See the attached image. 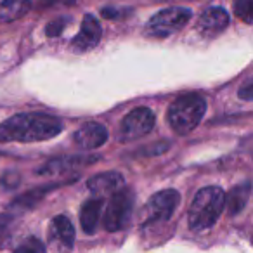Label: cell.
Listing matches in <instances>:
<instances>
[{"label": "cell", "mask_w": 253, "mask_h": 253, "mask_svg": "<svg viewBox=\"0 0 253 253\" xmlns=\"http://www.w3.org/2000/svg\"><path fill=\"white\" fill-rule=\"evenodd\" d=\"M11 224H12V217L0 213V238H4V234L7 232V229L11 227Z\"/></svg>", "instance_id": "44dd1931"}, {"label": "cell", "mask_w": 253, "mask_h": 253, "mask_svg": "<svg viewBox=\"0 0 253 253\" xmlns=\"http://www.w3.org/2000/svg\"><path fill=\"white\" fill-rule=\"evenodd\" d=\"M59 118L45 113H23L0 123V142H37L61 134Z\"/></svg>", "instance_id": "6da1fadb"}, {"label": "cell", "mask_w": 253, "mask_h": 253, "mask_svg": "<svg viewBox=\"0 0 253 253\" xmlns=\"http://www.w3.org/2000/svg\"><path fill=\"white\" fill-rule=\"evenodd\" d=\"M252 5L253 0H236L234 4V12L241 21H245L246 25H252Z\"/></svg>", "instance_id": "e0dca14e"}, {"label": "cell", "mask_w": 253, "mask_h": 253, "mask_svg": "<svg viewBox=\"0 0 253 253\" xmlns=\"http://www.w3.org/2000/svg\"><path fill=\"white\" fill-rule=\"evenodd\" d=\"M49 239L50 243H56V245L63 246V248L70 250L75 245V229L71 225L70 218L64 217V215H57L50 222L49 229Z\"/></svg>", "instance_id": "7c38bea8"}, {"label": "cell", "mask_w": 253, "mask_h": 253, "mask_svg": "<svg viewBox=\"0 0 253 253\" xmlns=\"http://www.w3.org/2000/svg\"><path fill=\"white\" fill-rule=\"evenodd\" d=\"M77 146H80L82 149H95L101 148L108 139V130L104 128V125L101 123H85L84 126H80L73 135Z\"/></svg>", "instance_id": "9c48e42d"}, {"label": "cell", "mask_w": 253, "mask_h": 253, "mask_svg": "<svg viewBox=\"0 0 253 253\" xmlns=\"http://www.w3.org/2000/svg\"><path fill=\"white\" fill-rule=\"evenodd\" d=\"M32 7V0H2L0 2V21L11 23L25 16Z\"/></svg>", "instance_id": "9a60e30c"}, {"label": "cell", "mask_w": 253, "mask_h": 253, "mask_svg": "<svg viewBox=\"0 0 253 253\" xmlns=\"http://www.w3.org/2000/svg\"><path fill=\"white\" fill-rule=\"evenodd\" d=\"M239 97L245 99V101H252L253 99V82L252 78L246 80V84L243 85V88H239Z\"/></svg>", "instance_id": "ffe728a7"}, {"label": "cell", "mask_w": 253, "mask_h": 253, "mask_svg": "<svg viewBox=\"0 0 253 253\" xmlns=\"http://www.w3.org/2000/svg\"><path fill=\"white\" fill-rule=\"evenodd\" d=\"M193 12L187 7H167L156 12L146 25V35L153 39H165L187 25Z\"/></svg>", "instance_id": "277c9868"}, {"label": "cell", "mask_w": 253, "mask_h": 253, "mask_svg": "<svg viewBox=\"0 0 253 253\" xmlns=\"http://www.w3.org/2000/svg\"><path fill=\"white\" fill-rule=\"evenodd\" d=\"M135 194L128 187H120L116 193L111 194L108 207L104 211V227L106 231L115 232L123 229L130 220L132 210H134Z\"/></svg>", "instance_id": "5b68a950"}, {"label": "cell", "mask_w": 253, "mask_h": 253, "mask_svg": "<svg viewBox=\"0 0 253 253\" xmlns=\"http://www.w3.org/2000/svg\"><path fill=\"white\" fill-rule=\"evenodd\" d=\"M101 35H102V30H101V25H99L97 18L92 14H87L84 18V23H82L80 33H78L73 39V42H71L73 50H77V52L92 50L99 43Z\"/></svg>", "instance_id": "ba28073f"}, {"label": "cell", "mask_w": 253, "mask_h": 253, "mask_svg": "<svg viewBox=\"0 0 253 253\" xmlns=\"http://www.w3.org/2000/svg\"><path fill=\"white\" fill-rule=\"evenodd\" d=\"M207 111V102L198 94H186L169 108V123L177 134H189L200 125Z\"/></svg>", "instance_id": "3957f363"}, {"label": "cell", "mask_w": 253, "mask_h": 253, "mask_svg": "<svg viewBox=\"0 0 253 253\" xmlns=\"http://www.w3.org/2000/svg\"><path fill=\"white\" fill-rule=\"evenodd\" d=\"M250 193H252V184L246 180L245 184H239V186L232 187L224 198V208L227 210V213L231 217L238 215L239 211H243V208L248 203Z\"/></svg>", "instance_id": "4fadbf2b"}, {"label": "cell", "mask_w": 253, "mask_h": 253, "mask_svg": "<svg viewBox=\"0 0 253 253\" xmlns=\"http://www.w3.org/2000/svg\"><path fill=\"white\" fill-rule=\"evenodd\" d=\"M229 26V14L222 7H210L201 14L198 30L205 37H215Z\"/></svg>", "instance_id": "30bf717a"}, {"label": "cell", "mask_w": 253, "mask_h": 253, "mask_svg": "<svg viewBox=\"0 0 253 253\" xmlns=\"http://www.w3.org/2000/svg\"><path fill=\"white\" fill-rule=\"evenodd\" d=\"M155 115L149 108H135L123 118L122 126H120V135L122 141H135V139L144 137L151 132L155 126Z\"/></svg>", "instance_id": "52a82bcc"}, {"label": "cell", "mask_w": 253, "mask_h": 253, "mask_svg": "<svg viewBox=\"0 0 253 253\" xmlns=\"http://www.w3.org/2000/svg\"><path fill=\"white\" fill-rule=\"evenodd\" d=\"M102 210V200L101 198H92V200L85 201L80 211V224L87 234H94L97 231L99 217H101Z\"/></svg>", "instance_id": "5bb4252c"}, {"label": "cell", "mask_w": 253, "mask_h": 253, "mask_svg": "<svg viewBox=\"0 0 253 253\" xmlns=\"http://www.w3.org/2000/svg\"><path fill=\"white\" fill-rule=\"evenodd\" d=\"M68 25V19L66 18H59V19H54L52 23H49L45 28V35L47 37H57L63 33L64 26Z\"/></svg>", "instance_id": "d6986e66"}, {"label": "cell", "mask_w": 253, "mask_h": 253, "mask_svg": "<svg viewBox=\"0 0 253 253\" xmlns=\"http://www.w3.org/2000/svg\"><path fill=\"white\" fill-rule=\"evenodd\" d=\"M225 193L218 186L203 187L196 193L189 208V227L194 232L208 231L224 211Z\"/></svg>", "instance_id": "7a4b0ae2"}, {"label": "cell", "mask_w": 253, "mask_h": 253, "mask_svg": "<svg viewBox=\"0 0 253 253\" xmlns=\"http://www.w3.org/2000/svg\"><path fill=\"white\" fill-rule=\"evenodd\" d=\"M97 162V156L94 158H61V160H52L49 162L45 167L39 170V175H50V173H57V172H66V170H71L77 165H88V163Z\"/></svg>", "instance_id": "2e32d148"}, {"label": "cell", "mask_w": 253, "mask_h": 253, "mask_svg": "<svg viewBox=\"0 0 253 253\" xmlns=\"http://www.w3.org/2000/svg\"><path fill=\"white\" fill-rule=\"evenodd\" d=\"M88 191L92 193L94 198H104L111 196L113 193L123 187V177L118 172H106V173H99V175L92 177L87 182Z\"/></svg>", "instance_id": "8fae6325"}, {"label": "cell", "mask_w": 253, "mask_h": 253, "mask_svg": "<svg viewBox=\"0 0 253 253\" xmlns=\"http://www.w3.org/2000/svg\"><path fill=\"white\" fill-rule=\"evenodd\" d=\"M179 201L180 194L175 189H165L153 194L146 203L144 211H142V224L151 225L169 220L175 211V208L179 207Z\"/></svg>", "instance_id": "8992f818"}, {"label": "cell", "mask_w": 253, "mask_h": 253, "mask_svg": "<svg viewBox=\"0 0 253 253\" xmlns=\"http://www.w3.org/2000/svg\"><path fill=\"white\" fill-rule=\"evenodd\" d=\"M43 250H45V245L37 238H28L25 243H21V245L18 246V252H26V253L43 252Z\"/></svg>", "instance_id": "ac0fdd59"}]
</instances>
